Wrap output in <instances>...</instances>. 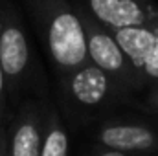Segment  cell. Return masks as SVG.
<instances>
[{
    "mask_svg": "<svg viewBox=\"0 0 158 156\" xmlns=\"http://www.w3.org/2000/svg\"><path fill=\"white\" fill-rule=\"evenodd\" d=\"M39 35L59 76L88 63L79 4L72 0H26Z\"/></svg>",
    "mask_w": 158,
    "mask_h": 156,
    "instance_id": "obj_1",
    "label": "cell"
},
{
    "mask_svg": "<svg viewBox=\"0 0 158 156\" xmlns=\"http://www.w3.org/2000/svg\"><path fill=\"white\" fill-rule=\"evenodd\" d=\"M85 33H86V51L88 61L101 68L109 77H112L121 90H140L147 83L140 76L136 66L131 63L123 48L116 40L112 30L105 28L101 22H98L88 11H85L79 4Z\"/></svg>",
    "mask_w": 158,
    "mask_h": 156,
    "instance_id": "obj_2",
    "label": "cell"
},
{
    "mask_svg": "<svg viewBox=\"0 0 158 156\" xmlns=\"http://www.w3.org/2000/svg\"><path fill=\"white\" fill-rule=\"evenodd\" d=\"M0 64L9 90L20 88L31 68V48L26 28L11 0H0Z\"/></svg>",
    "mask_w": 158,
    "mask_h": 156,
    "instance_id": "obj_3",
    "label": "cell"
},
{
    "mask_svg": "<svg viewBox=\"0 0 158 156\" xmlns=\"http://www.w3.org/2000/svg\"><path fill=\"white\" fill-rule=\"evenodd\" d=\"M61 81L66 96L85 109L103 107L118 94V90H121L114 79L90 61L63 76Z\"/></svg>",
    "mask_w": 158,
    "mask_h": 156,
    "instance_id": "obj_4",
    "label": "cell"
},
{
    "mask_svg": "<svg viewBox=\"0 0 158 156\" xmlns=\"http://www.w3.org/2000/svg\"><path fill=\"white\" fill-rule=\"evenodd\" d=\"M81 7L109 30L158 22V7L151 0H81Z\"/></svg>",
    "mask_w": 158,
    "mask_h": 156,
    "instance_id": "obj_5",
    "label": "cell"
},
{
    "mask_svg": "<svg viewBox=\"0 0 158 156\" xmlns=\"http://www.w3.org/2000/svg\"><path fill=\"white\" fill-rule=\"evenodd\" d=\"M116 40L145 83H158V22L112 30Z\"/></svg>",
    "mask_w": 158,
    "mask_h": 156,
    "instance_id": "obj_6",
    "label": "cell"
},
{
    "mask_svg": "<svg viewBox=\"0 0 158 156\" xmlns=\"http://www.w3.org/2000/svg\"><path fill=\"white\" fill-rule=\"evenodd\" d=\"M44 112L37 103H26L6 127V156H40Z\"/></svg>",
    "mask_w": 158,
    "mask_h": 156,
    "instance_id": "obj_7",
    "label": "cell"
},
{
    "mask_svg": "<svg viewBox=\"0 0 158 156\" xmlns=\"http://www.w3.org/2000/svg\"><path fill=\"white\" fill-rule=\"evenodd\" d=\"M98 143L129 154H151L158 151V134L142 123H107L96 134Z\"/></svg>",
    "mask_w": 158,
    "mask_h": 156,
    "instance_id": "obj_8",
    "label": "cell"
},
{
    "mask_svg": "<svg viewBox=\"0 0 158 156\" xmlns=\"http://www.w3.org/2000/svg\"><path fill=\"white\" fill-rule=\"evenodd\" d=\"M40 156H68V134L59 112L53 107L44 112Z\"/></svg>",
    "mask_w": 158,
    "mask_h": 156,
    "instance_id": "obj_9",
    "label": "cell"
},
{
    "mask_svg": "<svg viewBox=\"0 0 158 156\" xmlns=\"http://www.w3.org/2000/svg\"><path fill=\"white\" fill-rule=\"evenodd\" d=\"M7 81H6V74L2 70L0 64V121L6 123V116H7Z\"/></svg>",
    "mask_w": 158,
    "mask_h": 156,
    "instance_id": "obj_10",
    "label": "cell"
},
{
    "mask_svg": "<svg viewBox=\"0 0 158 156\" xmlns=\"http://www.w3.org/2000/svg\"><path fill=\"white\" fill-rule=\"evenodd\" d=\"M147 109L153 112H158V83L155 84V88L151 90V94L147 97Z\"/></svg>",
    "mask_w": 158,
    "mask_h": 156,
    "instance_id": "obj_11",
    "label": "cell"
},
{
    "mask_svg": "<svg viewBox=\"0 0 158 156\" xmlns=\"http://www.w3.org/2000/svg\"><path fill=\"white\" fill-rule=\"evenodd\" d=\"M96 156H140V154H129V153H121V151H116V149L103 147V151H99Z\"/></svg>",
    "mask_w": 158,
    "mask_h": 156,
    "instance_id": "obj_12",
    "label": "cell"
},
{
    "mask_svg": "<svg viewBox=\"0 0 158 156\" xmlns=\"http://www.w3.org/2000/svg\"><path fill=\"white\" fill-rule=\"evenodd\" d=\"M0 156H6V123L0 121Z\"/></svg>",
    "mask_w": 158,
    "mask_h": 156,
    "instance_id": "obj_13",
    "label": "cell"
}]
</instances>
